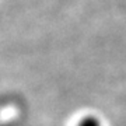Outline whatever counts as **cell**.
<instances>
[{
	"instance_id": "obj_1",
	"label": "cell",
	"mask_w": 126,
	"mask_h": 126,
	"mask_svg": "<svg viewBox=\"0 0 126 126\" xmlns=\"http://www.w3.org/2000/svg\"><path fill=\"white\" fill-rule=\"evenodd\" d=\"M79 126H101V123L95 116H86L80 121Z\"/></svg>"
}]
</instances>
